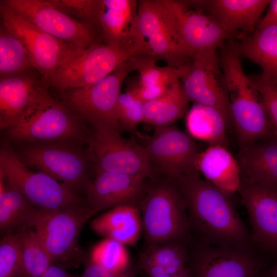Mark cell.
Masks as SVG:
<instances>
[{"instance_id": "obj_1", "label": "cell", "mask_w": 277, "mask_h": 277, "mask_svg": "<svg viewBox=\"0 0 277 277\" xmlns=\"http://www.w3.org/2000/svg\"><path fill=\"white\" fill-rule=\"evenodd\" d=\"M176 182L186 203L191 231L201 243L250 249L251 234L230 194L201 178L199 173L183 175Z\"/></svg>"}, {"instance_id": "obj_2", "label": "cell", "mask_w": 277, "mask_h": 277, "mask_svg": "<svg viewBox=\"0 0 277 277\" xmlns=\"http://www.w3.org/2000/svg\"><path fill=\"white\" fill-rule=\"evenodd\" d=\"M138 207L145 247L187 243L191 229L186 203L176 181L161 176L148 179Z\"/></svg>"}, {"instance_id": "obj_3", "label": "cell", "mask_w": 277, "mask_h": 277, "mask_svg": "<svg viewBox=\"0 0 277 277\" xmlns=\"http://www.w3.org/2000/svg\"><path fill=\"white\" fill-rule=\"evenodd\" d=\"M220 62L229 97L230 122L235 128L240 149L273 136L263 99L245 74L241 57L228 50L222 54Z\"/></svg>"}, {"instance_id": "obj_4", "label": "cell", "mask_w": 277, "mask_h": 277, "mask_svg": "<svg viewBox=\"0 0 277 277\" xmlns=\"http://www.w3.org/2000/svg\"><path fill=\"white\" fill-rule=\"evenodd\" d=\"M97 213L87 201L55 211L32 207L26 216L24 226L34 229L53 263L64 267L76 266L82 255L78 245L80 231Z\"/></svg>"}, {"instance_id": "obj_5", "label": "cell", "mask_w": 277, "mask_h": 277, "mask_svg": "<svg viewBox=\"0 0 277 277\" xmlns=\"http://www.w3.org/2000/svg\"><path fill=\"white\" fill-rule=\"evenodd\" d=\"M137 55L146 56V50L132 34L119 43H97L82 49L64 63L50 84L62 91L87 87Z\"/></svg>"}, {"instance_id": "obj_6", "label": "cell", "mask_w": 277, "mask_h": 277, "mask_svg": "<svg viewBox=\"0 0 277 277\" xmlns=\"http://www.w3.org/2000/svg\"><path fill=\"white\" fill-rule=\"evenodd\" d=\"M8 137L25 142L75 140L85 142L87 131L45 88L24 114L7 129Z\"/></svg>"}, {"instance_id": "obj_7", "label": "cell", "mask_w": 277, "mask_h": 277, "mask_svg": "<svg viewBox=\"0 0 277 277\" xmlns=\"http://www.w3.org/2000/svg\"><path fill=\"white\" fill-rule=\"evenodd\" d=\"M0 173L9 185L21 192L37 209L58 210L87 201L51 176L32 171L8 144L1 148Z\"/></svg>"}, {"instance_id": "obj_8", "label": "cell", "mask_w": 277, "mask_h": 277, "mask_svg": "<svg viewBox=\"0 0 277 277\" xmlns=\"http://www.w3.org/2000/svg\"><path fill=\"white\" fill-rule=\"evenodd\" d=\"M162 19L176 41L191 56L216 49L232 35L201 10L187 1L155 0Z\"/></svg>"}, {"instance_id": "obj_9", "label": "cell", "mask_w": 277, "mask_h": 277, "mask_svg": "<svg viewBox=\"0 0 277 277\" xmlns=\"http://www.w3.org/2000/svg\"><path fill=\"white\" fill-rule=\"evenodd\" d=\"M85 142L88 146L96 173L110 172L155 177L148 156L142 145L123 138L121 131L110 126L92 125Z\"/></svg>"}, {"instance_id": "obj_10", "label": "cell", "mask_w": 277, "mask_h": 277, "mask_svg": "<svg viewBox=\"0 0 277 277\" xmlns=\"http://www.w3.org/2000/svg\"><path fill=\"white\" fill-rule=\"evenodd\" d=\"M0 12L2 25L22 42L46 84L64 63L84 49L44 32L3 3Z\"/></svg>"}, {"instance_id": "obj_11", "label": "cell", "mask_w": 277, "mask_h": 277, "mask_svg": "<svg viewBox=\"0 0 277 277\" xmlns=\"http://www.w3.org/2000/svg\"><path fill=\"white\" fill-rule=\"evenodd\" d=\"M63 142L31 145L17 155L27 167L62 182L74 193L84 189L87 194L91 184L88 177L90 154Z\"/></svg>"}, {"instance_id": "obj_12", "label": "cell", "mask_w": 277, "mask_h": 277, "mask_svg": "<svg viewBox=\"0 0 277 277\" xmlns=\"http://www.w3.org/2000/svg\"><path fill=\"white\" fill-rule=\"evenodd\" d=\"M144 148L155 176L176 181L180 177L199 173L196 157L200 152L191 136L175 126L155 127L153 135L143 136Z\"/></svg>"}, {"instance_id": "obj_13", "label": "cell", "mask_w": 277, "mask_h": 277, "mask_svg": "<svg viewBox=\"0 0 277 277\" xmlns=\"http://www.w3.org/2000/svg\"><path fill=\"white\" fill-rule=\"evenodd\" d=\"M2 3L44 32L79 48L101 42L97 26L71 16L52 0H6Z\"/></svg>"}, {"instance_id": "obj_14", "label": "cell", "mask_w": 277, "mask_h": 277, "mask_svg": "<svg viewBox=\"0 0 277 277\" xmlns=\"http://www.w3.org/2000/svg\"><path fill=\"white\" fill-rule=\"evenodd\" d=\"M133 71L128 60L91 86L69 90L68 102L82 118L91 125H108L121 131L116 105L125 80Z\"/></svg>"}, {"instance_id": "obj_15", "label": "cell", "mask_w": 277, "mask_h": 277, "mask_svg": "<svg viewBox=\"0 0 277 277\" xmlns=\"http://www.w3.org/2000/svg\"><path fill=\"white\" fill-rule=\"evenodd\" d=\"M184 67L181 82L189 101L215 107L230 121L228 94L216 49L197 53Z\"/></svg>"}, {"instance_id": "obj_16", "label": "cell", "mask_w": 277, "mask_h": 277, "mask_svg": "<svg viewBox=\"0 0 277 277\" xmlns=\"http://www.w3.org/2000/svg\"><path fill=\"white\" fill-rule=\"evenodd\" d=\"M144 46L146 56L167 66L180 68L192 60L174 39L162 19L155 0L138 1L136 18L131 30Z\"/></svg>"}, {"instance_id": "obj_17", "label": "cell", "mask_w": 277, "mask_h": 277, "mask_svg": "<svg viewBox=\"0 0 277 277\" xmlns=\"http://www.w3.org/2000/svg\"><path fill=\"white\" fill-rule=\"evenodd\" d=\"M237 191L250 220L252 242L263 250L277 254V184L241 179Z\"/></svg>"}, {"instance_id": "obj_18", "label": "cell", "mask_w": 277, "mask_h": 277, "mask_svg": "<svg viewBox=\"0 0 277 277\" xmlns=\"http://www.w3.org/2000/svg\"><path fill=\"white\" fill-rule=\"evenodd\" d=\"M193 277H257L266 266L250 251L201 243L191 255Z\"/></svg>"}, {"instance_id": "obj_19", "label": "cell", "mask_w": 277, "mask_h": 277, "mask_svg": "<svg viewBox=\"0 0 277 277\" xmlns=\"http://www.w3.org/2000/svg\"><path fill=\"white\" fill-rule=\"evenodd\" d=\"M96 174L86 199L89 206L97 213L123 205L138 206L148 179L110 172Z\"/></svg>"}, {"instance_id": "obj_20", "label": "cell", "mask_w": 277, "mask_h": 277, "mask_svg": "<svg viewBox=\"0 0 277 277\" xmlns=\"http://www.w3.org/2000/svg\"><path fill=\"white\" fill-rule=\"evenodd\" d=\"M192 7L202 11L232 35L238 31L253 32L267 0L187 1Z\"/></svg>"}, {"instance_id": "obj_21", "label": "cell", "mask_w": 277, "mask_h": 277, "mask_svg": "<svg viewBox=\"0 0 277 277\" xmlns=\"http://www.w3.org/2000/svg\"><path fill=\"white\" fill-rule=\"evenodd\" d=\"M45 88L30 76L17 75L0 81V127L8 129L27 111Z\"/></svg>"}, {"instance_id": "obj_22", "label": "cell", "mask_w": 277, "mask_h": 277, "mask_svg": "<svg viewBox=\"0 0 277 277\" xmlns=\"http://www.w3.org/2000/svg\"><path fill=\"white\" fill-rule=\"evenodd\" d=\"M236 160L241 179L277 184V139L274 136L240 149Z\"/></svg>"}, {"instance_id": "obj_23", "label": "cell", "mask_w": 277, "mask_h": 277, "mask_svg": "<svg viewBox=\"0 0 277 277\" xmlns=\"http://www.w3.org/2000/svg\"><path fill=\"white\" fill-rule=\"evenodd\" d=\"M91 229L106 239L124 245H136L143 231L140 210L137 206L120 205L95 218Z\"/></svg>"}, {"instance_id": "obj_24", "label": "cell", "mask_w": 277, "mask_h": 277, "mask_svg": "<svg viewBox=\"0 0 277 277\" xmlns=\"http://www.w3.org/2000/svg\"><path fill=\"white\" fill-rule=\"evenodd\" d=\"M195 166L206 181L224 192L231 194L238 191L241 183L240 167L225 147L210 145L199 153Z\"/></svg>"}, {"instance_id": "obj_25", "label": "cell", "mask_w": 277, "mask_h": 277, "mask_svg": "<svg viewBox=\"0 0 277 277\" xmlns=\"http://www.w3.org/2000/svg\"><path fill=\"white\" fill-rule=\"evenodd\" d=\"M138 1L99 0L97 22L105 44L123 42L131 36Z\"/></svg>"}, {"instance_id": "obj_26", "label": "cell", "mask_w": 277, "mask_h": 277, "mask_svg": "<svg viewBox=\"0 0 277 277\" xmlns=\"http://www.w3.org/2000/svg\"><path fill=\"white\" fill-rule=\"evenodd\" d=\"M232 47L240 57L258 65L264 78L277 84V25L256 28L251 36Z\"/></svg>"}, {"instance_id": "obj_27", "label": "cell", "mask_w": 277, "mask_h": 277, "mask_svg": "<svg viewBox=\"0 0 277 277\" xmlns=\"http://www.w3.org/2000/svg\"><path fill=\"white\" fill-rule=\"evenodd\" d=\"M228 117L219 109L194 104L188 111L186 127L191 137L205 141L210 145L225 147Z\"/></svg>"}, {"instance_id": "obj_28", "label": "cell", "mask_w": 277, "mask_h": 277, "mask_svg": "<svg viewBox=\"0 0 277 277\" xmlns=\"http://www.w3.org/2000/svg\"><path fill=\"white\" fill-rule=\"evenodd\" d=\"M33 207L25 197L9 185L0 173V227L10 233L25 225L26 216Z\"/></svg>"}, {"instance_id": "obj_29", "label": "cell", "mask_w": 277, "mask_h": 277, "mask_svg": "<svg viewBox=\"0 0 277 277\" xmlns=\"http://www.w3.org/2000/svg\"><path fill=\"white\" fill-rule=\"evenodd\" d=\"M16 233L22 252L24 277H41L53 263L50 255L32 228L23 226Z\"/></svg>"}, {"instance_id": "obj_30", "label": "cell", "mask_w": 277, "mask_h": 277, "mask_svg": "<svg viewBox=\"0 0 277 277\" xmlns=\"http://www.w3.org/2000/svg\"><path fill=\"white\" fill-rule=\"evenodd\" d=\"M33 67L22 42L2 25L0 32L1 79L20 75Z\"/></svg>"}, {"instance_id": "obj_31", "label": "cell", "mask_w": 277, "mask_h": 277, "mask_svg": "<svg viewBox=\"0 0 277 277\" xmlns=\"http://www.w3.org/2000/svg\"><path fill=\"white\" fill-rule=\"evenodd\" d=\"M129 61L134 71L139 73L136 83L142 86L170 87L181 81L184 71V66H159L155 61L142 55L133 56Z\"/></svg>"}, {"instance_id": "obj_32", "label": "cell", "mask_w": 277, "mask_h": 277, "mask_svg": "<svg viewBox=\"0 0 277 277\" xmlns=\"http://www.w3.org/2000/svg\"><path fill=\"white\" fill-rule=\"evenodd\" d=\"M187 246L186 243L173 242L145 247L140 254L139 266L155 265L185 268L189 258Z\"/></svg>"}, {"instance_id": "obj_33", "label": "cell", "mask_w": 277, "mask_h": 277, "mask_svg": "<svg viewBox=\"0 0 277 277\" xmlns=\"http://www.w3.org/2000/svg\"><path fill=\"white\" fill-rule=\"evenodd\" d=\"M90 262L114 273L131 268L125 245L110 239L105 238L93 247Z\"/></svg>"}, {"instance_id": "obj_34", "label": "cell", "mask_w": 277, "mask_h": 277, "mask_svg": "<svg viewBox=\"0 0 277 277\" xmlns=\"http://www.w3.org/2000/svg\"><path fill=\"white\" fill-rule=\"evenodd\" d=\"M157 112L151 125L155 127L170 126L187 111L189 100L181 81L165 95L159 97Z\"/></svg>"}, {"instance_id": "obj_35", "label": "cell", "mask_w": 277, "mask_h": 277, "mask_svg": "<svg viewBox=\"0 0 277 277\" xmlns=\"http://www.w3.org/2000/svg\"><path fill=\"white\" fill-rule=\"evenodd\" d=\"M0 277H24L22 252L16 233H8L1 240Z\"/></svg>"}, {"instance_id": "obj_36", "label": "cell", "mask_w": 277, "mask_h": 277, "mask_svg": "<svg viewBox=\"0 0 277 277\" xmlns=\"http://www.w3.org/2000/svg\"><path fill=\"white\" fill-rule=\"evenodd\" d=\"M143 103L128 89L120 94L115 112L121 130L135 132L143 122Z\"/></svg>"}, {"instance_id": "obj_37", "label": "cell", "mask_w": 277, "mask_h": 277, "mask_svg": "<svg viewBox=\"0 0 277 277\" xmlns=\"http://www.w3.org/2000/svg\"><path fill=\"white\" fill-rule=\"evenodd\" d=\"M58 8L68 15L97 26L99 0H52ZM100 29V28H99Z\"/></svg>"}, {"instance_id": "obj_38", "label": "cell", "mask_w": 277, "mask_h": 277, "mask_svg": "<svg viewBox=\"0 0 277 277\" xmlns=\"http://www.w3.org/2000/svg\"><path fill=\"white\" fill-rule=\"evenodd\" d=\"M250 77L263 99L272 132L277 139V84L265 79L261 75Z\"/></svg>"}, {"instance_id": "obj_39", "label": "cell", "mask_w": 277, "mask_h": 277, "mask_svg": "<svg viewBox=\"0 0 277 277\" xmlns=\"http://www.w3.org/2000/svg\"><path fill=\"white\" fill-rule=\"evenodd\" d=\"M80 277H135V273L132 268L122 273H114L90 262Z\"/></svg>"}, {"instance_id": "obj_40", "label": "cell", "mask_w": 277, "mask_h": 277, "mask_svg": "<svg viewBox=\"0 0 277 277\" xmlns=\"http://www.w3.org/2000/svg\"><path fill=\"white\" fill-rule=\"evenodd\" d=\"M268 6L266 15L259 22L256 28L277 25V0L269 1Z\"/></svg>"}, {"instance_id": "obj_41", "label": "cell", "mask_w": 277, "mask_h": 277, "mask_svg": "<svg viewBox=\"0 0 277 277\" xmlns=\"http://www.w3.org/2000/svg\"><path fill=\"white\" fill-rule=\"evenodd\" d=\"M41 277H78L69 273L65 267L52 263Z\"/></svg>"}, {"instance_id": "obj_42", "label": "cell", "mask_w": 277, "mask_h": 277, "mask_svg": "<svg viewBox=\"0 0 277 277\" xmlns=\"http://www.w3.org/2000/svg\"><path fill=\"white\" fill-rule=\"evenodd\" d=\"M173 277H193L191 269L189 267L185 268L173 275Z\"/></svg>"}, {"instance_id": "obj_43", "label": "cell", "mask_w": 277, "mask_h": 277, "mask_svg": "<svg viewBox=\"0 0 277 277\" xmlns=\"http://www.w3.org/2000/svg\"><path fill=\"white\" fill-rule=\"evenodd\" d=\"M266 275L267 277H277V264L271 268Z\"/></svg>"}, {"instance_id": "obj_44", "label": "cell", "mask_w": 277, "mask_h": 277, "mask_svg": "<svg viewBox=\"0 0 277 277\" xmlns=\"http://www.w3.org/2000/svg\"><path fill=\"white\" fill-rule=\"evenodd\" d=\"M257 277H267L266 274L264 275H258Z\"/></svg>"}, {"instance_id": "obj_45", "label": "cell", "mask_w": 277, "mask_h": 277, "mask_svg": "<svg viewBox=\"0 0 277 277\" xmlns=\"http://www.w3.org/2000/svg\"><path fill=\"white\" fill-rule=\"evenodd\" d=\"M173 275H168V276H163V277H173Z\"/></svg>"}]
</instances>
